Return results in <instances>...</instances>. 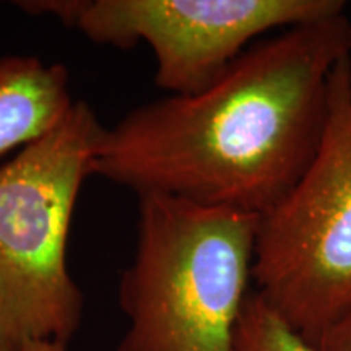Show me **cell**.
Segmentation results:
<instances>
[{
	"instance_id": "1",
	"label": "cell",
	"mask_w": 351,
	"mask_h": 351,
	"mask_svg": "<svg viewBox=\"0 0 351 351\" xmlns=\"http://www.w3.org/2000/svg\"><path fill=\"white\" fill-rule=\"evenodd\" d=\"M350 54L345 13L258 39L205 90L142 104L104 127L93 174L137 197L262 217L314 160L333 69Z\"/></svg>"
},
{
	"instance_id": "2",
	"label": "cell",
	"mask_w": 351,
	"mask_h": 351,
	"mask_svg": "<svg viewBox=\"0 0 351 351\" xmlns=\"http://www.w3.org/2000/svg\"><path fill=\"white\" fill-rule=\"evenodd\" d=\"M137 199L135 254L119 282L129 327L116 351H231L258 217L169 195Z\"/></svg>"
},
{
	"instance_id": "3",
	"label": "cell",
	"mask_w": 351,
	"mask_h": 351,
	"mask_svg": "<svg viewBox=\"0 0 351 351\" xmlns=\"http://www.w3.org/2000/svg\"><path fill=\"white\" fill-rule=\"evenodd\" d=\"M104 127L75 99L59 124L0 165V346L67 345L83 319L67 244Z\"/></svg>"
},
{
	"instance_id": "4",
	"label": "cell",
	"mask_w": 351,
	"mask_h": 351,
	"mask_svg": "<svg viewBox=\"0 0 351 351\" xmlns=\"http://www.w3.org/2000/svg\"><path fill=\"white\" fill-rule=\"evenodd\" d=\"M252 282L317 348L351 313V57L333 69L322 142L296 186L258 217Z\"/></svg>"
},
{
	"instance_id": "5",
	"label": "cell",
	"mask_w": 351,
	"mask_h": 351,
	"mask_svg": "<svg viewBox=\"0 0 351 351\" xmlns=\"http://www.w3.org/2000/svg\"><path fill=\"white\" fill-rule=\"evenodd\" d=\"M96 44L130 49L145 43L155 83L169 95L205 90L263 34L345 13L341 0H33Z\"/></svg>"
},
{
	"instance_id": "6",
	"label": "cell",
	"mask_w": 351,
	"mask_h": 351,
	"mask_svg": "<svg viewBox=\"0 0 351 351\" xmlns=\"http://www.w3.org/2000/svg\"><path fill=\"white\" fill-rule=\"evenodd\" d=\"M73 103L65 65L34 56H0V156L51 130Z\"/></svg>"
},
{
	"instance_id": "7",
	"label": "cell",
	"mask_w": 351,
	"mask_h": 351,
	"mask_svg": "<svg viewBox=\"0 0 351 351\" xmlns=\"http://www.w3.org/2000/svg\"><path fill=\"white\" fill-rule=\"evenodd\" d=\"M231 351H320L289 328L254 289L241 309Z\"/></svg>"
},
{
	"instance_id": "8",
	"label": "cell",
	"mask_w": 351,
	"mask_h": 351,
	"mask_svg": "<svg viewBox=\"0 0 351 351\" xmlns=\"http://www.w3.org/2000/svg\"><path fill=\"white\" fill-rule=\"evenodd\" d=\"M317 348L320 351H351V313L324 335Z\"/></svg>"
},
{
	"instance_id": "9",
	"label": "cell",
	"mask_w": 351,
	"mask_h": 351,
	"mask_svg": "<svg viewBox=\"0 0 351 351\" xmlns=\"http://www.w3.org/2000/svg\"><path fill=\"white\" fill-rule=\"evenodd\" d=\"M19 351H67V345L56 341H28Z\"/></svg>"
},
{
	"instance_id": "10",
	"label": "cell",
	"mask_w": 351,
	"mask_h": 351,
	"mask_svg": "<svg viewBox=\"0 0 351 351\" xmlns=\"http://www.w3.org/2000/svg\"><path fill=\"white\" fill-rule=\"evenodd\" d=\"M0 351H13L10 348H5V346H0Z\"/></svg>"
},
{
	"instance_id": "11",
	"label": "cell",
	"mask_w": 351,
	"mask_h": 351,
	"mask_svg": "<svg viewBox=\"0 0 351 351\" xmlns=\"http://www.w3.org/2000/svg\"><path fill=\"white\" fill-rule=\"evenodd\" d=\"M350 57H351V54H350Z\"/></svg>"
}]
</instances>
